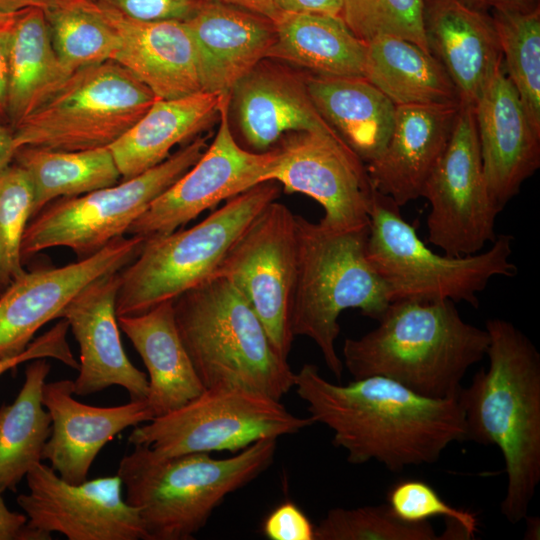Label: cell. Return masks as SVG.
Instances as JSON below:
<instances>
[{"instance_id":"cell-48","label":"cell","mask_w":540,"mask_h":540,"mask_svg":"<svg viewBox=\"0 0 540 540\" xmlns=\"http://www.w3.org/2000/svg\"><path fill=\"white\" fill-rule=\"evenodd\" d=\"M232 5L272 20L277 19L280 12L274 0H212Z\"/></svg>"},{"instance_id":"cell-2","label":"cell","mask_w":540,"mask_h":540,"mask_svg":"<svg viewBox=\"0 0 540 540\" xmlns=\"http://www.w3.org/2000/svg\"><path fill=\"white\" fill-rule=\"evenodd\" d=\"M490 342L488 369L479 370L458 400L466 440L496 445L507 474L500 509L511 524L528 515L540 482V354L512 322H485Z\"/></svg>"},{"instance_id":"cell-28","label":"cell","mask_w":540,"mask_h":540,"mask_svg":"<svg viewBox=\"0 0 540 540\" xmlns=\"http://www.w3.org/2000/svg\"><path fill=\"white\" fill-rule=\"evenodd\" d=\"M308 94L323 119L365 164L384 150L396 106L363 77L304 76Z\"/></svg>"},{"instance_id":"cell-33","label":"cell","mask_w":540,"mask_h":540,"mask_svg":"<svg viewBox=\"0 0 540 540\" xmlns=\"http://www.w3.org/2000/svg\"><path fill=\"white\" fill-rule=\"evenodd\" d=\"M14 158L33 186L32 218L56 199L112 186L121 178L108 147L76 151L22 147Z\"/></svg>"},{"instance_id":"cell-12","label":"cell","mask_w":540,"mask_h":540,"mask_svg":"<svg viewBox=\"0 0 540 540\" xmlns=\"http://www.w3.org/2000/svg\"><path fill=\"white\" fill-rule=\"evenodd\" d=\"M421 197L430 205L428 241L444 254H476L496 239V218L502 210L488 192L473 105L460 104L450 139Z\"/></svg>"},{"instance_id":"cell-16","label":"cell","mask_w":540,"mask_h":540,"mask_svg":"<svg viewBox=\"0 0 540 540\" xmlns=\"http://www.w3.org/2000/svg\"><path fill=\"white\" fill-rule=\"evenodd\" d=\"M26 480L28 492L17 503L32 528L69 540H145L143 523L123 498L117 474L72 484L41 462Z\"/></svg>"},{"instance_id":"cell-43","label":"cell","mask_w":540,"mask_h":540,"mask_svg":"<svg viewBox=\"0 0 540 540\" xmlns=\"http://www.w3.org/2000/svg\"><path fill=\"white\" fill-rule=\"evenodd\" d=\"M51 534L32 528L23 513L8 509L0 494V540H50Z\"/></svg>"},{"instance_id":"cell-40","label":"cell","mask_w":540,"mask_h":540,"mask_svg":"<svg viewBox=\"0 0 540 540\" xmlns=\"http://www.w3.org/2000/svg\"><path fill=\"white\" fill-rule=\"evenodd\" d=\"M100 7L125 17L146 22L181 21L190 19L199 8L211 0H91Z\"/></svg>"},{"instance_id":"cell-46","label":"cell","mask_w":540,"mask_h":540,"mask_svg":"<svg viewBox=\"0 0 540 540\" xmlns=\"http://www.w3.org/2000/svg\"><path fill=\"white\" fill-rule=\"evenodd\" d=\"M85 0H0V11L4 13H17L19 11L38 8L46 11H52Z\"/></svg>"},{"instance_id":"cell-41","label":"cell","mask_w":540,"mask_h":540,"mask_svg":"<svg viewBox=\"0 0 540 540\" xmlns=\"http://www.w3.org/2000/svg\"><path fill=\"white\" fill-rule=\"evenodd\" d=\"M68 330L67 320L60 318L51 329L31 341L22 353L0 360V376L23 362L38 358H52L78 370L79 362L75 359L67 341Z\"/></svg>"},{"instance_id":"cell-8","label":"cell","mask_w":540,"mask_h":540,"mask_svg":"<svg viewBox=\"0 0 540 540\" xmlns=\"http://www.w3.org/2000/svg\"><path fill=\"white\" fill-rule=\"evenodd\" d=\"M280 189L260 183L228 200L188 229L145 239L139 255L120 271L117 316L144 313L212 277L220 262Z\"/></svg>"},{"instance_id":"cell-7","label":"cell","mask_w":540,"mask_h":540,"mask_svg":"<svg viewBox=\"0 0 540 540\" xmlns=\"http://www.w3.org/2000/svg\"><path fill=\"white\" fill-rule=\"evenodd\" d=\"M513 240L512 235L501 234L483 253L458 257L437 254L402 217L400 206L391 197L373 190L366 255L382 280L390 303L450 300L477 308V294L493 277L517 274V266L510 261Z\"/></svg>"},{"instance_id":"cell-11","label":"cell","mask_w":540,"mask_h":540,"mask_svg":"<svg viewBox=\"0 0 540 540\" xmlns=\"http://www.w3.org/2000/svg\"><path fill=\"white\" fill-rule=\"evenodd\" d=\"M313 424L310 416L293 415L266 395L241 388H205L183 406L136 427L128 441L162 456L239 452L259 440L296 434Z\"/></svg>"},{"instance_id":"cell-4","label":"cell","mask_w":540,"mask_h":540,"mask_svg":"<svg viewBox=\"0 0 540 540\" xmlns=\"http://www.w3.org/2000/svg\"><path fill=\"white\" fill-rule=\"evenodd\" d=\"M277 439L259 440L236 455L207 452L162 456L143 445L119 462L125 500L143 523L145 540H191L232 492L273 463Z\"/></svg>"},{"instance_id":"cell-18","label":"cell","mask_w":540,"mask_h":540,"mask_svg":"<svg viewBox=\"0 0 540 540\" xmlns=\"http://www.w3.org/2000/svg\"><path fill=\"white\" fill-rule=\"evenodd\" d=\"M474 113L488 192L503 210L540 166V132L503 64L474 104Z\"/></svg>"},{"instance_id":"cell-24","label":"cell","mask_w":540,"mask_h":540,"mask_svg":"<svg viewBox=\"0 0 540 540\" xmlns=\"http://www.w3.org/2000/svg\"><path fill=\"white\" fill-rule=\"evenodd\" d=\"M98 7L118 38L112 61L127 69L157 99L202 91L195 47L185 22L138 21Z\"/></svg>"},{"instance_id":"cell-31","label":"cell","mask_w":540,"mask_h":540,"mask_svg":"<svg viewBox=\"0 0 540 540\" xmlns=\"http://www.w3.org/2000/svg\"><path fill=\"white\" fill-rule=\"evenodd\" d=\"M70 74L54 50L45 12L38 8L19 11L11 25L7 101L14 127L48 99Z\"/></svg>"},{"instance_id":"cell-14","label":"cell","mask_w":540,"mask_h":540,"mask_svg":"<svg viewBox=\"0 0 540 540\" xmlns=\"http://www.w3.org/2000/svg\"><path fill=\"white\" fill-rule=\"evenodd\" d=\"M230 102L231 94L222 96L219 127L212 143L133 222L126 235L148 238L171 233L220 202L267 182L277 150L253 152L238 145L229 124Z\"/></svg>"},{"instance_id":"cell-15","label":"cell","mask_w":540,"mask_h":540,"mask_svg":"<svg viewBox=\"0 0 540 540\" xmlns=\"http://www.w3.org/2000/svg\"><path fill=\"white\" fill-rule=\"evenodd\" d=\"M275 148L276 160L266 181L317 201L324 209L319 222L331 229L369 225L374 187L364 163L340 137L296 132Z\"/></svg>"},{"instance_id":"cell-10","label":"cell","mask_w":540,"mask_h":540,"mask_svg":"<svg viewBox=\"0 0 540 540\" xmlns=\"http://www.w3.org/2000/svg\"><path fill=\"white\" fill-rule=\"evenodd\" d=\"M207 138L197 137L157 166L120 183L50 202L25 230L22 260L53 247L70 248L81 259L125 236L150 204L197 162Z\"/></svg>"},{"instance_id":"cell-30","label":"cell","mask_w":540,"mask_h":540,"mask_svg":"<svg viewBox=\"0 0 540 540\" xmlns=\"http://www.w3.org/2000/svg\"><path fill=\"white\" fill-rule=\"evenodd\" d=\"M365 78L395 106L461 103L441 63L400 37L382 35L367 42Z\"/></svg>"},{"instance_id":"cell-44","label":"cell","mask_w":540,"mask_h":540,"mask_svg":"<svg viewBox=\"0 0 540 540\" xmlns=\"http://www.w3.org/2000/svg\"><path fill=\"white\" fill-rule=\"evenodd\" d=\"M279 12L322 13L341 16L342 0H274Z\"/></svg>"},{"instance_id":"cell-39","label":"cell","mask_w":540,"mask_h":540,"mask_svg":"<svg viewBox=\"0 0 540 540\" xmlns=\"http://www.w3.org/2000/svg\"><path fill=\"white\" fill-rule=\"evenodd\" d=\"M387 504L404 522L420 523L431 517L443 516L463 525L473 538L478 531V519L474 513L451 506L422 480L406 479L394 484L387 493Z\"/></svg>"},{"instance_id":"cell-21","label":"cell","mask_w":540,"mask_h":540,"mask_svg":"<svg viewBox=\"0 0 540 540\" xmlns=\"http://www.w3.org/2000/svg\"><path fill=\"white\" fill-rule=\"evenodd\" d=\"M185 24L192 37L201 89L230 95L236 84L267 58L275 40L272 20L207 1Z\"/></svg>"},{"instance_id":"cell-50","label":"cell","mask_w":540,"mask_h":540,"mask_svg":"<svg viewBox=\"0 0 540 540\" xmlns=\"http://www.w3.org/2000/svg\"><path fill=\"white\" fill-rule=\"evenodd\" d=\"M524 520H526V524H527V527H526V531H525V534H524V539H529V540H535V539H539V528H540V521H539V518L538 517H530V516H526L524 518Z\"/></svg>"},{"instance_id":"cell-38","label":"cell","mask_w":540,"mask_h":540,"mask_svg":"<svg viewBox=\"0 0 540 540\" xmlns=\"http://www.w3.org/2000/svg\"><path fill=\"white\" fill-rule=\"evenodd\" d=\"M424 0H342L341 17L352 32L368 42L391 35L429 52L423 31Z\"/></svg>"},{"instance_id":"cell-26","label":"cell","mask_w":540,"mask_h":540,"mask_svg":"<svg viewBox=\"0 0 540 540\" xmlns=\"http://www.w3.org/2000/svg\"><path fill=\"white\" fill-rule=\"evenodd\" d=\"M118 324L148 371L145 400L154 418L183 406L204 391L180 338L173 300L138 315L119 316Z\"/></svg>"},{"instance_id":"cell-35","label":"cell","mask_w":540,"mask_h":540,"mask_svg":"<svg viewBox=\"0 0 540 540\" xmlns=\"http://www.w3.org/2000/svg\"><path fill=\"white\" fill-rule=\"evenodd\" d=\"M45 15L54 50L69 72L113 60L118 47L116 32L91 0Z\"/></svg>"},{"instance_id":"cell-6","label":"cell","mask_w":540,"mask_h":540,"mask_svg":"<svg viewBox=\"0 0 540 540\" xmlns=\"http://www.w3.org/2000/svg\"><path fill=\"white\" fill-rule=\"evenodd\" d=\"M368 232L369 225L336 230L296 215L292 334L313 340L338 380L344 368L335 347L340 314L355 308L378 321L390 305L386 288L367 259Z\"/></svg>"},{"instance_id":"cell-51","label":"cell","mask_w":540,"mask_h":540,"mask_svg":"<svg viewBox=\"0 0 540 540\" xmlns=\"http://www.w3.org/2000/svg\"><path fill=\"white\" fill-rule=\"evenodd\" d=\"M17 13H4L0 11V26L10 24L14 20Z\"/></svg>"},{"instance_id":"cell-45","label":"cell","mask_w":540,"mask_h":540,"mask_svg":"<svg viewBox=\"0 0 540 540\" xmlns=\"http://www.w3.org/2000/svg\"><path fill=\"white\" fill-rule=\"evenodd\" d=\"M0 26V111L7 109L10 78L11 25Z\"/></svg>"},{"instance_id":"cell-19","label":"cell","mask_w":540,"mask_h":540,"mask_svg":"<svg viewBox=\"0 0 540 540\" xmlns=\"http://www.w3.org/2000/svg\"><path fill=\"white\" fill-rule=\"evenodd\" d=\"M120 271L100 277L84 288L62 311L80 348L74 394L87 396L111 386L124 388L130 400H144L147 375L136 368L122 346L116 299Z\"/></svg>"},{"instance_id":"cell-27","label":"cell","mask_w":540,"mask_h":540,"mask_svg":"<svg viewBox=\"0 0 540 540\" xmlns=\"http://www.w3.org/2000/svg\"><path fill=\"white\" fill-rule=\"evenodd\" d=\"M222 96L200 91L175 99H156L108 147L123 180L162 163L174 146L191 139L219 118Z\"/></svg>"},{"instance_id":"cell-49","label":"cell","mask_w":540,"mask_h":540,"mask_svg":"<svg viewBox=\"0 0 540 540\" xmlns=\"http://www.w3.org/2000/svg\"><path fill=\"white\" fill-rule=\"evenodd\" d=\"M15 152L13 133L0 126V170L10 164Z\"/></svg>"},{"instance_id":"cell-36","label":"cell","mask_w":540,"mask_h":540,"mask_svg":"<svg viewBox=\"0 0 540 540\" xmlns=\"http://www.w3.org/2000/svg\"><path fill=\"white\" fill-rule=\"evenodd\" d=\"M429 521L408 523L388 504L334 508L314 530V540H439Z\"/></svg>"},{"instance_id":"cell-42","label":"cell","mask_w":540,"mask_h":540,"mask_svg":"<svg viewBox=\"0 0 540 540\" xmlns=\"http://www.w3.org/2000/svg\"><path fill=\"white\" fill-rule=\"evenodd\" d=\"M315 527L294 503L285 502L266 518L263 533L270 540H314Z\"/></svg>"},{"instance_id":"cell-23","label":"cell","mask_w":540,"mask_h":540,"mask_svg":"<svg viewBox=\"0 0 540 540\" xmlns=\"http://www.w3.org/2000/svg\"><path fill=\"white\" fill-rule=\"evenodd\" d=\"M460 104L396 106L384 150L365 166L373 187L400 207L420 198L450 139Z\"/></svg>"},{"instance_id":"cell-34","label":"cell","mask_w":540,"mask_h":540,"mask_svg":"<svg viewBox=\"0 0 540 540\" xmlns=\"http://www.w3.org/2000/svg\"><path fill=\"white\" fill-rule=\"evenodd\" d=\"M491 17L504 71L540 132V7L531 11L494 9Z\"/></svg>"},{"instance_id":"cell-20","label":"cell","mask_w":540,"mask_h":540,"mask_svg":"<svg viewBox=\"0 0 540 540\" xmlns=\"http://www.w3.org/2000/svg\"><path fill=\"white\" fill-rule=\"evenodd\" d=\"M72 380L44 384L42 402L51 417V433L42 460L65 481L79 484L101 449L131 426L154 418L146 400H130L113 407H96L73 398Z\"/></svg>"},{"instance_id":"cell-9","label":"cell","mask_w":540,"mask_h":540,"mask_svg":"<svg viewBox=\"0 0 540 540\" xmlns=\"http://www.w3.org/2000/svg\"><path fill=\"white\" fill-rule=\"evenodd\" d=\"M153 92L115 61L80 68L14 127L22 147L76 151L109 147L156 100Z\"/></svg>"},{"instance_id":"cell-37","label":"cell","mask_w":540,"mask_h":540,"mask_svg":"<svg viewBox=\"0 0 540 540\" xmlns=\"http://www.w3.org/2000/svg\"><path fill=\"white\" fill-rule=\"evenodd\" d=\"M33 204L27 172L17 163L0 170V285L5 288L25 273L21 246Z\"/></svg>"},{"instance_id":"cell-25","label":"cell","mask_w":540,"mask_h":540,"mask_svg":"<svg viewBox=\"0 0 540 540\" xmlns=\"http://www.w3.org/2000/svg\"><path fill=\"white\" fill-rule=\"evenodd\" d=\"M239 127L248 144L264 152L290 131H315L340 137L314 106L304 76L259 62L231 92Z\"/></svg>"},{"instance_id":"cell-17","label":"cell","mask_w":540,"mask_h":540,"mask_svg":"<svg viewBox=\"0 0 540 540\" xmlns=\"http://www.w3.org/2000/svg\"><path fill=\"white\" fill-rule=\"evenodd\" d=\"M145 239L122 236L77 262L25 271L11 282L0 295V360L22 353L36 332L60 318L65 307L89 284L129 265Z\"/></svg>"},{"instance_id":"cell-32","label":"cell","mask_w":540,"mask_h":540,"mask_svg":"<svg viewBox=\"0 0 540 540\" xmlns=\"http://www.w3.org/2000/svg\"><path fill=\"white\" fill-rule=\"evenodd\" d=\"M50 368L47 358L31 360L14 402L0 407V494L15 491L27 473L43 461L51 417L42 402V389Z\"/></svg>"},{"instance_id":"cell-5","label":"cell","mask_w":540,"mask_h":540,"mask_svg":"<svg viewBox=\"0 0 540 540\" xmlns=\"http://www.w3.org/2000/svg\"><path fill=\"white\" fill-rule=\"evenodd\" d=\"M180 338L205 388H241L279 400L295 373L241 293L212 276L173 300Z\"/></svg>"},{"instance_id":"cell-29","label":"cell","mask_w":540,"mask_h":540,"mask_svg":"<svg viewBox=\"0 0 540 540\" xmlns=\"http://www.w3.org/2000/svg\"><path fill=\"white\" fill-rule=\"evenodd\" d=\"M273 23L275 40L266 59H280L317 75L365 78L367 43L341 16L280 12Z\"/></svg>"},{"instance_id":"cell-1","label":"cell","mask_w":540,"mask_h":540,"mask_svg":"<svg viewBox=\"0 0 540 540\" xmlns=\"http://www.w3.org/2000/svg\"><path fill=\"white\" fill-rule=\"evenodd\" d=\"M294 387L309 416L333 432V445L354 465L375 460L398 473L434 464L450 444L466 441L458 397L428 398L382 376L332 383L314 364L295 373Z\"/></svg>"},{"instance_id":"cell-3","label":"cell","mask_w":540,"mask_h":540,"mask_svg":"<svg viewBox=\"0 0 540 540\" xmlns=\"http://www.w3.org/2000/svg\"><path fill=\"white\" fill-rule=\"evenodd\" d=\"M378 326L347 338L343 365L353 379L382 376L434 399L458 397L468 369L489 346L486 329L465 322L453 301L391 302Z\"/></svg>"},{"instance_id":"cell-22","label":"cell","mask_w":540,"mask_h":540,"mask_svg":"<svg viewBox=\"0 0 540 540\" xmlns=\"http://www.w3.org/2000/svg\"><path fill=\"white\" fill-rule=\"evenodd\" d=\"M422 21L429 52L446 70L460 102L474 106L503 64L491 14L463 0H424Z\"/></svg>"},{"instance_id":"cell-13","label":"cell","mask_w":540,"mask_h":540,"mask_svg":"<svg viewBox=\"0 0 540 540\" xmlns=\"http://www.w3.org/2000/svg\"><path fill=\"white\" fill-rule=\"evenodd\" d=\"M296 249V215L273 201L241 234L212 275L227 279L241 293L286 360L295 338L291 304Z\"/></svg>"},{"instance_id":"cell-47","label":"cell","mask_w":540,"mask_h":540,"mask_svg":"<svg viewBox=\"0 0 540 540\" xmlns=\"http://www.w3.org/2000/svg\"><path fill=\"white\" fill-rule=\"evenodd\" d=\"M468 5L482 11L512 9L531 11L540 7V0H463Z\"/></svg>"}]
</instances>
